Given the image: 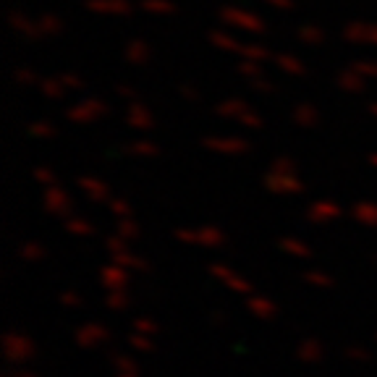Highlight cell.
<instances>
[{
	"mask_svg": "<svg viewBox=\"0 0 377 377\" xmlns=\"http://www.w3.org/2000/svg\"><path fill=\"white\" fill-rule=\"evenodd\" d=\"M3 351H6L8 361L24 364V361L32 359V354H35V343H32L29 335H24V333H8L6 340H3Z\"/></svg>",
	"mask_w": 377,
	"mask_h": 377,
	"instance_id": "6da1fadb",
	"label": "cell"
},
{
	"mask_svg": "<svg viewBox=\"0 0 377 377\" xmlns=\"http://www.w3.org/2000/svg\"><path fill=\"white\" fill-rule=\"evenodd\" d=\"M102 340H108V330H105L102 325H97V322L84 325V328H79V333H76V343L84 346V349H94Z\"/></svg>",
	"mask_w": 377,
	"mask_h": 377,
	"instance_id": "7a4b0ae2",
	"label": "cell"
},
{
	"mask_svg": "<svg viewBox=\"0 0 377 377\" xmlns=\"http://www.w3.org/2000/svg\"><path fill=\"white\" fill-rule=\"evenodd\" d=\"M299 359H302V361H307V364L320 361V359H322V346L314 338L302 340V346H299Z\"/></svg>",
	"mask_w": 377,
	"mask_h": 377,
	"instance_id": "3957f363",
	"label": "cell"
},
{
	"mask_svg": "<svg viewBox=\"0 0 377 377\" xmlns=\"http://www.w3.org/2000/svg\"><path fill=\"white\" fill-rule=\"evenodd\" d=\"M249 309L257 312L259 317H273V314H276V304H270L267 299H257V296H254V299L249 302Z\"/></svg>",
	"mask_w": 377,
	"mask_h": 377,
	"instance_id": "277c9868",
	"label": "cell"
},
{
	"mask_svg": "<svg viewBox=\"0 0 377 377\" xmlns=\"http://www.w3.org/2000/svg\"><path fill=\"white\" fill-rule=\"evenodd\" d=\"M134 330H137L139 335H155L157 325L152 320H147V317H137V320H134Z\"/></svg>",
	"mask_w": 377,
	"mask_h": 377,
	"instance_id": "5b68a950",
	"label": "cell"
},
{
	"mask_svg": "<svg viewBox=\"0 0 377 377\" xmlns=\"http://www.w3.org/2000/svg\"><path fill=\"white\" fill-rule=\"evenodd\" d=\"M116 367H118V372H137V361L129 357H123V354H116Z\"/></svg>",
	"mask_w": 377,
	"mask_h": 377,
	"instance_id": "8992f818",
	"label": "cell"
},
{
	"mask_svg": "<svg viewBox=\"0 0 377 377\" xmlns=\"http://www.w3.org/2000/svg\"><path fill=\"white\" fill-rule=\"evenodd\" d=\"M131 346L137 351H152V340H149V335H139V333H134L131 335Z\"/></svg>",
	"mask_w": 377,
	"mask_h": 377,
	"instance_id": "52a82bcc",
	"label": "cell"
},
{
	"mask_svg": "<svg viewBox=\"0 0 377 377\" xmlns=\"http://www.w3.org/2000/svg\"><path fill=\"white\" fill-rule=\"evenodd\" d=\"M102 280H105V285L116 288V285H120L123 280H126V276H123V273H118V270H108V276H102Z\"/></svg>",
	"mask_w": 377,
	"mask_h": 377,
	"instance_id": "ba28073f",
	"label": "cell"
},
{
	"mask_svg": "<svg viewBox=\"0 0 377 377\" xmlns=\"http://www.w3.org/2000/svg\"><path fill=\"white\" fill-rule=\"evenodd\" d=\"M126 302H129V299H126V294L116 291V294L108 299V307H111V309H123V307H126Z\"/></svg>",
	"mask_w": 377,
	"mask_h": 377,
	"instance_id": "9c48e42d",
	"label": "cell"
},
{
	"mask_svg": "<svg viewBox=\"0 0 377 377\" xmlns=\"http://www.w3.org/2000/svg\"><path fill=\"white\" fill-rule=\"evenodd\" d=\"M346 357H349L351 361H361V364H364V361H369V351H364V349H349V351H346Z\"/></svg>",
	"mask_w": 377,
	"mask_h": 377,
	"instance_id": "30bf717a",
	"label": "cell"
},
{
	"mask_svg": "<svg viewBox=\"0 0 377 377\" xmlns=\"http://www.w3.org/2000/svg\"><path fill=\"white\" fill-rule=\"evenodd\" d=\"M283 247L285 249H294V254H307V247H302V244H299V241H283Z\"/></svg>",
	"mask_w": 377,
	"mask_h": 377,
	"instance_id": "8fae6325",
	"label": "cell"
},
{
	"mask_svg": "<svg viewBox=\"0 0 377 377\" xmlns=\"http://www.w3.org/2000/svg\"><path fill=\"white\" fill-rule=\"evenodd\" d=\"M307 280H309V283H317V285H330V278L314 276V273H309V276H307Z\"/></svg>",
	"mask_w": 377,
	"mask_h": 377,
	"instance_id": "7c38bea8",
	"label": "cell"
},
{
	"mask_svg": "<svg viewBox=\"0 0 377 377\" xmlns=\"http://www.w3.org/2000/svg\"><path fill=\"white\" fill-rule=\"evenodd\" d=\"M61 302H63V304H71V307H74V304H79V296H76L74 291H68V294L61 296Z\"/></svg>",
	"mask_w": 377,
	"mask_h": 377,
	"instance_id": "4fadbf2b",
	"label": "cell"
},
{
	"mask_svg": "<svg viewBox=\"0 0 377 377\" xmlns=\"http://www.w3.org/2000/svg\"><path fill=\"white\" fill-rule=\"evenodd\" d=\"M39 254H42V252H39L37 247H27V249H24V257H29V259H37Z\"/></svg>",
	"mask_w": 377,
	"mask_h": 377,
	"instance_id": "5bb4252c",
	"label": "cell"
},
{
	"mask_svg": "<svg viewBox=\"0 0 377 377\" xmlns=\"http://www.w3.org/2000/svg\"><path fill=\"white\" fill-rule=\"evenodd\" d=\"M118 377H139V372H118Z\"/></svg>",
	"mask_w": 377,
	"mask_h": 377,
	"instance_id": "9a60e30c",
	"label": "cell"
},
{
	"mask_svg": "<svg viewBox=\"0 0 377 377\" xmlns=\"http://www.w3.org/2000/svg\"><path fill=\"white\" fill-rule=\"evenodd\" d=\"M11 377H35V375H29V372H16V375H11Z\"/></svg>",
	"mask_w": 377,
	"mask_h": 377,
	"instance_id": "2e32d148",
	"label": "cell"
}]
</instances>
